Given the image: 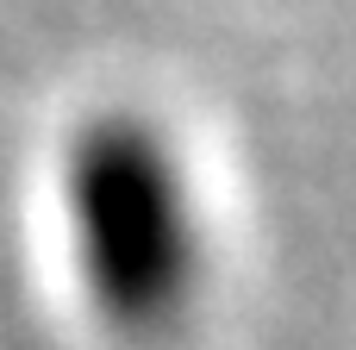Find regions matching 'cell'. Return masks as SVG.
I'll list each match as a JSON object with an SVG mask.
<instances>
[{"mask_svg": "<svg viewBox=\"0 0 356 350\" xmlns=\"http://www.w3.org/2000/svg\"><path fill=\"white\" fill-rule=\"evenodd\" d=\"M50 219L81 313L119 344H169L213 288V207L188 138L144 100L75 113L50 157Z\"/></svg>", "mask_w": 356, "mask_h": 350, "instance_id": "1", "label": "cell"}]
</instances>
